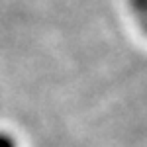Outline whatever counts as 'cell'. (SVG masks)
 <instances>
[{"instance_id":"6da1fadb","label":"cell","mask_w":147,"mask_h":147,"mask_svg":"<svg viewBox=\"0 0 147 147\" xmlns=\"http://www.w3.org/2000/svg\"><path fill=\"white\" fill-rule=\"evenodd\" d=\"M0 147H12V145H10V141H6L4 137L0 136Z\"/></svg>"}]
</instances>
